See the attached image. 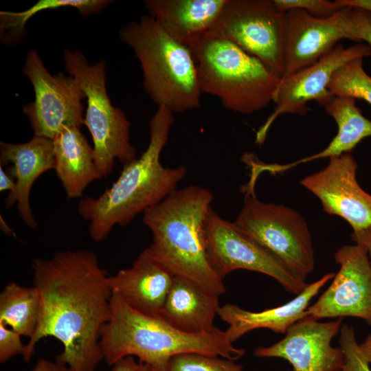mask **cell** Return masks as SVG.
I'll return each instance as SVG.
<instances>
[{
    "label": "cell",
    "instance_id": "1",
    "mask_svg": "<svg viewBox=\"0 0 371 371\" xmlns=\"http://www.w3.org/2000/svg\"><path fill=\"white\" fill-rule=\"evenodd\" d=\"M32 268L41 313L23 360L31 359L41 339L53 337L63 347L56 360L74 371H96L103 360L101 333L111 317L113 294L96 255L85 249L58 251L34 259Z\"/></svg>",
    "mask_w": 371,
    "mask_h": 371
},
{
    "label": "cell",
    "instance_id": "2",
    "mask_svg": "<svg viewBox=\"0 0 371 371\" xmlns=\"http://www.w3.org/2000/svg\"><path fill=\"white\" fill-rule=\"evenodd\" d=\"M173 112L158 106L149 122L150 139L139 157L124 166L117 180L96 198L85 196L78 204L79 214L89 222L93 240H103L112 229L129 224L139 214L177 190L187 168L164 167L160 155L174 122Z\"/></svg>",
    "mask_w": 371,
    "mask_h": 371
},
{
    "label": "cell",
    "instance_id": "3",
    "mask_svg": "<svg viewBox=\"0 0 371 371\" xmlns=\"http://www.w3.org/2000/svg\"><path fill=\"white\" fill-rule=\"evenodd\" d=\"M213 201L212 192L199 186L176 190L144 212L150 230L153 255L175 276L193 281L218 295L225 292L223 279L210 265L205 227Z\"/></svg>",
    "mask_w": 371,
    "mask_h": 371
},
{
    "label": "cell",
    "instance_id": "4",
    "mask_svg": "<svg viewBox=\"0 0 371 371\" xmlns=\"http://www.w3.org/2000/svg\"><path fill=\"white\" fill-rule=\"evenodd\" d=\"M103 360L109 366L127 356L168 371L170 359L185 353L218 355L232 360L245 353L234 346L225 333L214 327L201 333L183 332L159 317L142 314L113 292L111 313L100 337Z\"/></svg>",
    "mask_w": 371,
    "mask_h": 371
},
{
    "label": "cell",
    "instance_id": "5",
    "mask_svg": "<svg viewBox=\"0 0 371 371\" xmlns=\"http://www.w3.org/2000/svg\"><path fill=\"white\" fill-rule=\"evenodd\" d=\"M189 48L201 92L217 97L226 109L252 114L273 102L280 78L257 57L210 31Z\"/></svg>",
    "mask_w": 371,
    "mask_h": 371
},
{
    "label": "cell",
    "instance_id": "6",
    "mask_svg": "<svg viewBox=\"0 0 371 371\" xmlns=\"http://www.w3.org/2000/svg\"><path fill=\"white\" fill-rule=\"evenodd\" d=\"M119 36L139 61L144 89L158 106L173 113L200 106L202 92L188 46L171 38L149 15L123 26Z\"/></svg>",
    "mask_w": 371,
    "mask_h": 371
},
{
    "label": "cell",
    "instance_id": "7",
    "mask_svg": "<svg viewBox=\"0 0 371 371\" xmlns=\"http://www.w3.org/2000/svg\"><path fill=\"white\" fill-rule=\"evenodd\" d=\"M63 58L66 71L78 80L85 93L84 124L92 137L95 162L103 177H107L115 159L124 166L137 158L136 149L130 142L131 122L108 96L103 60L90 65L81 51L69 49L63 52Z\"/></svg>",
    "mask_w": 371,
    "mask_h": 371
},
{
    "label": "cell",
    "instance_id": "8",
    "mask_svg": "<svg viewBox=\"0 0 371 371\" xmlns=\"http://www.w3.org/2000/svg\"><path fill=\"white\" fill-rule=\"evenodd\" d=\"M255 185L247 182L242 187L244 203L235 225L275 256L295 276L305 281L315 264L306 220L293 208L260 201L256 196Z\"/></svg>",
    "mask_w": 371,
    "mask_h": 371
},
{
    "label": "cell",
    "instance_id": "9",
    "mask_svg": "<svg viewBox=\"0 0 371 371\" xmlns=\"http://www.w3.org/2000/svg\"><path fill=\"white\" fill-rule=\"evenodd\" d=\"M210 32L259 58L280 79L284 76L286 12L273 0H227Z\"/></svg>",
    "mask_w": 371,
    "mask_h": 371
},
{
    "label": "cell",
    "instance_id": "10",
    "mask_svg": "<svg viewBox=\"0 0 371 371\" xmlns=\"http://www.w3.org/2000/svg\"><path fill=\"white\" fill-rule=\"evenodd\" d=\"M23 73L34 91V101L23 107L34 135L53 139L65 127L84 124L86 95L76 78L52 75L35 49L27 54Z\"/></svg>",
    "mask_w": 371,
    "mask_h": 371
},
{
    "label": "cell",
    "instance_id": "11",
    "mask_svg": "<svg viewBox=\"0 0 371 371\" xmlns=\"http://www.w3.org/2000/svg\"><path fill=\"white\" fill-rule=\"evenodd\" d=\"M205 236L209 262L223 279L233 271L245 269L270 276L293 294H299L307 285L271 254L243 234L234 223L222 218L212 209L207 216Z\"/></svg>",
    "mask_w": 371,
    "mask_h": 371
},
{
    "label": "cell",
    "instance_id": "12",
    "mask_svg": "<svg viewBox=\"0 0 371 371\" xmlns=\"http://www.w3.org/2000/svg\"><path fill=\"white\" fill-rule=\"evenodd\" d=\"M370 56L369 45L357 43L345 47L338 44L315 63L282 78L273 95L275 109L256 132V144H264L269 128L279 116L286 113L305 115L307 103L311 100L324 106L334 97L328 89L334 72L351 59Z\"/></svg>",
    "mask_w": 371,
    "mask_h": 371
},
{
    "label": "cell",
    "instance_id": "13",
    "mask_svg": "<svg viewBox=\"0 0 371 371\" xmlns=\"http://www.w3.org/2000/svg\"><path fill=\"white\" fill-rule=\"evenodd\" d=\"M339 265L328 289L306 311V317H353L371 326V262L367 249L359 244L346 245L335 254Z\"/></svg>",
    "mask_w": 371,
    "mask_h": 371
},
{
    "label": "cell",
    "instance_id": "14",
    "mask_svg": "<svg viewBox=\"0 0 371 371\" xmlns=\"http://www.w3.org/2000/svg\"><path fill=\"white\" fill-rule=\"evenodd\" d=\"M350 7L328 17H317L298 9L286 12L283 77L303 69L331 52L342 39L355 42Z\"/></svg>",
    "mask_w": 371,
    "mask_h": 371
},
{
    "label": "cell",
    "instance_id": "15",
    "mask_svg": "<svg viewBox=\"0 0 371 371\" xmlns=\"http://www.w3.org/2000/svg\"><path fill=\"white\" fill-rule=\"evenodd\" d=\"M357 168L353 156L346 153L330 157L323 169L300 181L320 201L327 214L344 218L352 232L371 227V194L359 185Z\"/></svg>",
    "mask_w": 371,
    "mask_h": 371
},
{
    "label": "cell",
    "instance_id": "16",
    "mask_svg": "<svg viewBox=\"0 0 371 371\" xmlns=\"http://www.w3.org/2000/svg\"><path fill=\"white\" fill-rule=\"evenodd\" d=\"M343 319L321 322L304 317L291 326L281 340L270 346L256 348L254 355L283 359L293 371H340L344 354L331 341L340 332Z\"/></svg>",
    "mask_w": 371,
    "mask_h": 371
},
{
    "label": "cell",
    "instance_id": "17",
    "mask_svg": "<svg viewBox=\"0 0 371 371\" xmlns=\"http://www.w3.org/2000/svg\"><path fill=\"white\" fill-rule=\"evenodd\" d=\"M12 166L5 170L15 179L14 188L5 199V206L10 208L16 203L23 223L35 229L36 221L30 204L32 188L45 172L54 168L53 140L34 135L23 144L0 142V166Z\"/></svg>",
    "mask_w": 371,
    "mask_h": 371
},
{
    "label": "cell",
    "instance_id": "18",
    "mask_svg": "<svg viewBox=\"0 0 371 371\" xmlns=\"http://www.w3.org/2000/svg\"><path fill=\"white\" fill-rule=\"evenodd\" d=\"M175 276L148 247L144 249L131 267L109 277L113 292L135 311L159 317Z\"/></svg>",
    "mask_w": 371,
    "mask_h": 371
},
{
    "label": "cell",
    "instance_id": "19",
    "mask_svg": "<svg viewBox=\"0 0 371 371\" xmlns=\"http://www.w3.org/2000/svg\"><path fill=\"white\" fill-rule=\"evenodd\" d=\"M335 275L328 273L307 284L293 300L277 307L253 312L234 304L220 306L217 315L229 325L225 330L229 340L234 343L248 332L259 328L285 334L291 326L306 317V311L312 299Z\"/></svg>",
    "mask_w": 371,
    "mask_h": 371
},
{
    "label": "cell",
    "instance_id": "20",
    "mask_svg": "<svg viewBox=\"0 0 371 371\" xmlns=\"http://www.w3.org/2000/svg\"><path fill=\"white\" fill-rule=\"evenodd\" d=\"M227 0H146L149 16L174 40L188 47L209 32Z\"/></svg>",
    "mask_w": 371,
    "mask_h": 371
},
{
    "label": "cell",
    "instance_id": "21",
    "mask_svg": "<svg viewBox=\"0 0 371 371\" xmlns=\"http://www.w3.org/2000/svg\"><path fill=\"white\" fill-rule=\"evenodd\" d=\"M218 297L190 280L175 276L160 317L185 333L210 331L215 327Z\"/></svg>",
    "mask_w": 371,
    "mask_h": 371
},
{
    "label": "cell",
    "instance_id": "22",
    "mask_svg": "<svg viewBox=\"0 0 371 371\" xmlns=\"http://www.w3.org/2000/svg\"><path fill=\"white\" fill-rule=\"evenodd\" d=\"M54 168L67 199L82 197L87 186L103 177L93 148L80 127L64 128L53 139Z\"/></svg>",
    "mask_w": 371,
    "mask_h": 371
},
{
    "label": "cell",
    "instance_id": "23",
    "mask_svg": "<svg viewBox=\"0 0 371 371\" xmlns=\"http://www.w3.org/2000/svg\"><path fill=\"white\" fill-rule=\"evenodd\" d=\"M355 101L352 98L334 96L324 107L337 125V135L322 151L291 164H277L276 172H283L300 164L350 153L362 139L370 137L371 121L362 115Z\"/></svg>",
    "mask_w": 371,
    "mask_h": 371
},
{
    "label": "cell",
    "instance_id": "24",
    "mask_svg": "<svg viewBox=\"0 0 371 371\" xmlns=\"http://www.w3.org/2000/svg\"><path fill=\"white\" fill-rule=\"evenodd\" d=\"M41 313V300L34 286L16 282L7 284L0 294V322L21 336L30 339L37 328Z\"/></svg>",
    "mask_w": 371,
    "mask_h": 371
},
{
    "label": "cell",
    "instance_id": "25",
    "mask_svg": "<svg viewBox=\"0 0 371 371\" xmlns=\"http://www.w3.org/2000/svg\"><path fill=\"white\" fill-rule=\"evenodd\" d=\"M111 2L108 0H40L24 11H1V37L7 43H18L25 35L27 21L39 12L71 7L77 9L80 14L89 16L101 11Z\"/></svg>",
    "mask_w": 371,
    "mask_h": 371
},
{
    "label": "cell",
    "instance_id": "26",
    "mask_svg": "<svg viewBox=\"0 0 371 371\" xmlns=\"http://www.w3.org/2000/svg\"><path fill=\"white\" fill-rule=\"evenodd\" d=\"M363 58L351 59L333 74L328 89L333 96L362 99L371 106V76L365 71Z\"/></svg>",
    "mask_w": 371,
    "mask_h": 371
},
{
    "label": "cell",
    "instance_id": "27",
    "mask_svg": "<svg viewBox=\"0 0 371 371\" xmlns=\"http://www.w3.org/2000/svg\"><path fill=\"white\" fill-rule=\"evenodd\" d=\"M168 371H245L234 360L218 355L185 353L172 357Z\"/></svg>",
    "mask_w": 371,
    "mask_h": 371
},
{
    "label": "cell",
    "instance_id": "28",
    "mask_svg": "<svg viewBox=\"0 0 371 371\" xmlns=\"http://www.w3.org/2000/svg\"><path fill=\"white\" fill-rule=\"evenodd\" d=\"M339 345L344 354V365L340 371H371L355 337L352 326L343 324L339 332Z\"/></svg>",
    "mask_w": 371,
    "mask_h": 371
},
{
    "label": "cell",
    "instance_id": "29",
    "mask_svg": "<svg viewBox=\"0 0 371 371\" xmlns=\"http://www.w3.org/2000/svg\"><path fill=\"white\" fill-rule=\"evenodd\" d=\"M281 12L291 10H302L317 17H328L333 15L343 7L335 1L328 0H273Z\"/></svg>",
    "mask_w": 371,
    "mask_h": 371
},
{
    "label": "cell",
    "instance_id": "30",
    "mask_svg": "<svg viewBox=\"0 0 371 371\" xmlns=\"http://www.w3.org/2000/svg\"><path fill=\"white\" fill-rule=\"evenodd\" d=\"M21 335L0 322V362L5 363L12 357L23 355L25 345H23Z\"/></svg>",
    "mask_w": 371,
    "mask_h": 371
},
{
    "label": "cell",
    "instance_id": "31",
    "mask_svg": "<svg viewBox=\"0 0 371 371\" xmlns=\"http://www.w3.org/2000/svg\"><path fill=\"white\" fill-rule=\"evenodd\" d=\"M350 19L357 42L366 41L371 46V12L350 8Z\"/></svg>",
    "mask_w": 371,
    "mask_h": 371
},
{
    "label": "cell",
    "instance_id": "32",
    "mask_svg": "<svg viewBox=\"0 0 371 371\" xmlns=\"http://www.w3.org/2000/svg\"><path fill=\"white\" fill-rule=\"evenodd\" d=\"M111 371H155L148 364L137 361L133 356H127L117 361Z\"/></svg>",
    "mask_w": 371,
    "mask_h": 371
},
{
    "label": "cell",
    "instance_id": "33",
    "mask_svg": "<svg viewBox=\"0 0 371 371\" xmlns=\"http://www.w3.org/2000/svg\"><path fill=\"white\" fill-rule=\"evenodd\" d=\"M31 371H74L67 365L56 360L52 361L45 359L38 360Z\"/></svg>",
    "mask_w": 371,
    "mask_h": 371
},
{
    "label": "cell",
    "instance_id": "34",
    "mask_svg": "<svg viewBox=\"0 0 371 371\" xmlns=\"http://www.w3.org/2000/svg\"><path fill=\"white\" fill-rule=\"evenodd\" d=\"M350 236L352 240L356 244L361 245L366 247L371 262V227L360 231L352 232Z\"/></svg>",
    "mask_w": 371,
    "mask_h": 371
},
{
    "label": "cell",
    "instance_id": "35",
    "mask_svg": "<svg viewBox=\"0 0 371 371\" xmlns=\"http://www.w3.org/2000/svg\"><path fill=\"white\" fill-rule=\"evenodd\" d=\"M15 179L0 166V191H12L15 187Z\"/></svg>",
    "mask_w": 371,
    "mask_h": 371
},
{
    "label": "cell",
    "instance_id": "36",
    "mask_svg": "<svg viewBox=\"0 0 371 371\" xmlns=\"http://www.w3.org/2000/svg\"><path fill=\"white\" fill-rule=\"evenodd\" d=\"M341 7H350L371 12V0H336Z\"/></svg>",
    "mask_w": 371,
    "mask_h": 371
},
{
    "label": "cell",
    "instance_id": "37",
    "mask_svg": "<svg viewBox=\"0 0 371 371\" xmlns=\"http://www.w3.org/2000/svg\"><path fill=\"white\" fill-rule=\"evenodd\" d=\"M360 350L369 364H371V333L359 344Z\"/></svg>",
    "mask_w": 371,
    "mask_h": 371
},
{
    "label": "cell",
    "instance_id": "38",
    "mask_svg": "<svg viewBox=\"0 0 371 371\" xmlns=\"http://www.w3.org/2000/svg\"><path fill=\"white\" fill-rule=\"evenodd\" d=\"M1 229L8 235H13L12 234H13L12 230L6 225V223L3 221V219H2V218H1Z\"/></svg>",
    "mask_w": 371,
    "mask_h": 371
}]
</instances>
